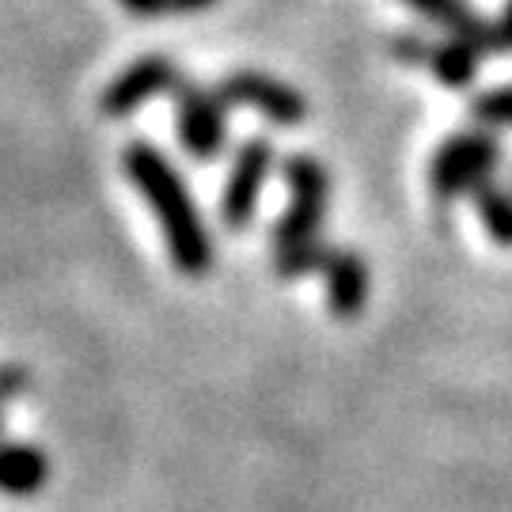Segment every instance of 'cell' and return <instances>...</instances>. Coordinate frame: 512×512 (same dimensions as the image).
<instances>
[{
	"label": "cell",
	"instance_id": "7",
	"mask_svg": "<svg viewBox=\"0 0 512 512\" xmlns=\"http://www.w3.org/2000/svg\"><path fill=\"white\" fill-rule=\"evenodd\" d=\"M175 84H179L175 61L167 54H145V57H137L133 65H126V69L103 88L99 110H103L107 118H114V122H122L129 114H137L145 103H152L156 95L175 92Z\"/></svg>",
	"mask_w": 512,
	"mask_h": 512
},
{
	"label": "cell",
	"instance_id": "18",
	"mask_svg": "<svg viewBox=\"0 0 512 512\" xmlns=\"http://www.w3.org/2000/svg\"><path fill=\"white\" fill-rule=\"evenodd\" d=\"M0 440H8V406H0Z\"/></svg>",
	"mask_w": 512,
	"mask_h": 512
},
{
	"label": "cell",
	"instance_id": "16",
	"mask_svg": "<svg viewBox=\"0 0 512 512\" xmlns=\"http://www.w3.org/2000/svg\"><path fill=\"white\" fill-rule=\"evenodd\" d=\"M126 12H133V16L141 19H152L160 16V12H171V0H118Z\"/></svg>",
	"mask_w": 512,
	"mask_h": 512
},
{
	"label": "cell",
	"instance_id": "1",
	"mask_svg": "<svg viewBox=\"0 0 512 512\" xmlns=\"http://www.w3.org/2000/svg\"><path fill=\"white\" fill-rule=\"evenodd\" d=\"M122 171L133 183V190L145 198L152 217L160 220L171 266L183 277L209 274L217 251H213V239H209V228H205L202 220V209L194 202V190L186 186L179 167L171 164L152 141L133 137L122 148Z\"/></svg>",
	"mask_w": 512,
	"mask_h": 512
},
{
	"label": "cell",
	"instance_id": "11",
	"mask_svg": "<svg viewBox=\"0 0 512 512\" xmlns=\"http://www.w3.org/2000/svg\"><path fill=\"white\" fill-rule=\"evenodd\" d=\"M50 459L38 444L27 440H0V494L35 497L46 490Z\"/></svg>",
	"mask_w": 512,
	"mask_h": 512
},
{
	"label": "cell",
	"instance_id": "5",
	"mask_svg": "<svg viewBox=\"0 0 512 512\" xmlns=\"http://www.w3.org/2000/svg\"><path fill=\"white\" fill-rule=\"evenodd\" d=\"M274 141L270 137H247L243 145L236 148V160H232V171H228V183H224V194H220V224L228 232H243L255 224L258 213V198H262V186L274 171Z\"/></svg>",
	"mask_w": 512,
	"mask_h": 512
},
{
	"label": "cell",
	"instance_id": "2",
	"mask_svg": "<svg viewBox=\"0 0 512 512\" xmlns=\"http://www.w3.org/2000/svg\"><path fill=\"white\" fill-rule=\"evenodd\" d=\"M285 183H289V209L274 224V274L285 281H296L304 274L323 270L327 243H323V217H327L330 175L323 160L308 152H296L285 160Z\"/></svg>",
	"mask_w": 512,
	"mask_h": 512
},
{
	"label": "cell",
	"instance_id": "6",
	"mask_svg": "<svg viewBox=\"0 0 512 512\" xmlns=\"http://www.w3.org/2000/svg\"><path fill=\"white\" fill-rule=\"evenodd\" d=\"M217 92L224 95L228 107H251L266 122H274L281 129H293L308 122V99L296 92L293 84H285V80H277L270 73H258V69L228 73L217 84Z\"/></svg>",
	"mask_w": 512,
	"mask_h": 512
},
{
	"label": "cell",
	"instance_id": "4",
	"mask_svg": "<svg viewBox=\"0 0 512 512\" xmlns=\"http://www.w3.org/2000/svg\"><path fill=\"white\" fill-rule=\"evenodd\" d=\"M175 137L190 160L213 164L228 148V103L224 95L190 76L175 84Z\"/></svg>",
	"mask_w": 512,
	"mask_h": 512
},
{
	"label": "cell",
	"instance_id": "12",
	"mask_svg": "<svg viewBox=\"0 0 512 512\" xmlns=\"http://www.w3.org/2000/svg\"><path fill=\"white\" fill-rule=\"evenodd\" d=\"M475 209L482 228H486V236L494 239L497 247H512V190L486 183L475 194Z\"/></svg>",
	"mask_w": 512,
	"mask_h": 512
},
{
	"label": "cell",
	"instance_id": "3",
	"mask_svg": "<svg viewBox=\"0 0 512 512\" xmlns=\"http://www.w3.org/2000/svg\"><path fill=\"white\" fill-rule=\"evenodd\" d=\"M501 164V145L486 129L452 133L437 148L429 164V190L437 202H456L459 194H478L486 183H494V171Z\"/></svg>",
	"mask_w": 512,
	"mask_h": 512
},
{
	"label": "cell",
	"instance_id": "17",
	"mask_svg": "<svg viewBox=\"0 0 512 512\" xmlns=\"http://www.w3.org/2000/svg\"><path fill=\"white\" fill-rule=\"evenodd\" d=\"M217 0H171V12H205L213 8Z\"/></svg>",
	"mask_w": 512,
	"mask_h": 512
},
{
	"label": "cell",
	"instance_id": "15",
	"mask_svg": "<svg viewBox=\"0 0 512 512\" xmlns=\"http://www.w3.org/2000/svg\"><path fill=\"white\" fill-rule=\"evenodd\" d=\"M494 46L497 54H512V0H505V12L494 19Z\"/></svg>",
	"mask_w": 512,
	"mask_h": 512
},
{
	"label": "cell",
	"instance_id": "13",
	"mask_svg": "<svg viewBox=\"0 0 512 512\" xmlns=\"http://www.w3.org/2000/svg\"><path fill=\"white\" fill-rule=\"evenodd\" d=\"M471 114L482 126H512V88H497V92L478 95Z\"/></svg>",
	"mask_w": 512,
	"mask_h": 512
},
{
	"label": "cell",
	"instance_id": "9",
	"mask_svg": "<svg viewBox=\"0 0 512 512\" xmlns=\"http://www.w3.org/2000/svg\"><path fill=\"white\" fill-rule=\"evenodd\" d=\"M323 285H327V308L338 319H357L368 304V289H372V274L368 262L349 247H330L327 262H323Z\"/></svg>",
	"mask_w": 512,
	"mask_h": 512
},
{
	"label": "cell",
	"instance_id": "10",
	"mask_svg": "<svg viewBox=\"0 0 512 512\" xmlns=\"http://www.w3.org/2000/svg\"><path fill=\"white\" fill-rule=\"evenodd\" d=\"M414 12H421L425 19L440 23L452 38H459L463 46H471L478 57L497 54L494 46V23L475 16V8L467 0H406Z\"/></svg>",
	"mask_w": 512,
	"mask_h": 512
},
{
	"label": "cell",
	"instance_id": "8",
	"mask_svg": "<svg viewBox=\"0 0 512 512\" xmlns=\"http://www.w3.org/2000/svg\"><path fill=\"white\" fill-rule=\"evenodd\" d=\"M391 50L399 61L406 65H418V69H429L437 76L444 88H467L478 73V54L471 46H463L459 38H448V42H429V38L418 35H399L391 42Z\"/></svg>",
	"mask_w": 512,
	"mask_h": 512
},
{
	"label": "cell",
	"instance_id": "14",
	"mask_svg": "<svg viewBox=\"0 0 512 512\" xmlns=\"http://www.w3.org/2000/svg\"><path fill=\"white\" fill-rule=\"evenodd\" d=\"M31 387V372L19 361H0V406H8Z\"/></svg>",
	"mask_w": 512,
	"mask_h": 512
}]
</instances>
